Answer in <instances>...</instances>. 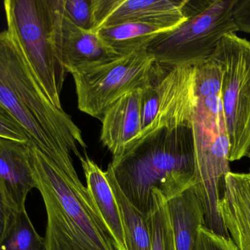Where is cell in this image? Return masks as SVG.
<instances>
[{
	"label": "cell",
	"mask_w": 250,
	"mask_h": 250,
	"mask_svg": "<svg viewBox=\"0 0 250 250\" xmlns=\"http://www.w3.org/2000/svg\"><path fill=\"white\" fill-rule=\"evenodd\" d=\"M7 26L17 37L52 104L62 107L66 72L56 37L60 0H6Z\"/></svg>",
	"instance_id": "obj_6"
},
{
	"label": "cell",
	"mask_w": 250,
	"mask_h": 250,
	"mask_svg": "<svg viewBox=\"0 0 250 250\" xmlns=\"http://www.w3.org/2000/svg\"><path fill=\"white\" fill-rule=\"evenodd\" d=\"M168 31L170 29L157 25L126 22L101 28L96 32L114 52L124 55L146 48L155 37Z\"/></svg>",
	"instance_id": "obj_18"
},
{
	"label": "cell",
	"mask_w": 250,
	"mask_h": 250,
	"mask_svg": "<svg viewBox=\"0 0 250 250\" xmlns=\"http://www.w3.org/2000/svg\"><path fill=\"white\" fill-rule=\"evenodd\" d=\"M154 208L148 216L151 250H175L174 238L167 203L159 193L152 195Z\"/></svg>",
	"instance_id": "obj_20"
},
{
	"label": "cell",
	"mask_w": 250,
	"mask_h": 250,
	"mask_svg": "<svg viewBox=\"0 0 250 250\" xmlns=\"http://www.w3.org/2000/svg\"><path fill=\"white\" fill-rule=\"evenodd\" d=\"M35 189L47 215V250H117L72 157L54 160L28 143Z\"/></svg>",
	"instance_id": "obj_2"
},
{
	"label": "cell",
	"mask_w": 250,
	"mask_h": 250,
	"mask_svg": "<svg viewBox=\"0 0 250 250\" xmlns=\"http://www.w3.org/2000/svg\"><path fill=\"white\" fill-rule=\"evenodd\" d=\"M188 0H92L94 27L140 22L172 29L188 19Z\"/></svg>",
	"instance_id": "obj_10"
},
{
	"label": "cell",
	"mask_w": 250,
	"mask_h": 250,
	"mask_svg": "<svg viewBox=\"0 0 250 250\" xmlns=\"http://www.w3.org/2000/svg\"><path fill=\"white\" fill-rule=\"evenodd\" d=\"M211 58L223 70L220 97L231 162L245 157L250 142V41L235 33L226 35Z\"/></svg>",
	"instance_id": "obj_8"
},
{
	"label": "cell",
	"mask_w": 250,
	"mask_h": 250,
	"mask_svg": "<svg viewBox=\"0 0 250 250\" xmlns=\"http://www.w3.org/2000/svg\"><path fill=\"white\" fill-rule=\"evenodd\" d=\"M120 208L127 250H151V236L148 217L143 214L120 189L110 164L105 171Z\"/></svg>",
	"instance_id": "obj_17"
},
{
	"label": "cell",
	"mask_w": 250,
	"mask_h": 250,
	"mask_svg": "<svg viewBox=\"0 0 250 250\" xmlns=\"http://www.w3.org/2000/svg\"><path fill=\"white\" fill-rule=\"evenodd\" d=\"M195 250H237L230 239L217 234L205 226L198 228Z\"/></svg>",
	"instance_id": "obj_22"
},
{
	"label": "cell",
	"mask_w": 250,
	"mask_h": 250,
	"mask_svg": "<svg viewBox=\"0 0 250 250\" xmlns=\"http://www.w3.org/2000/svg\"><path fill=\"white\" fill-rule=\"evenodd\" d=\"M6 226V215L5 210H4V204H3L2 198L0 193V242L4 236V230Z\"/></svg>",
	"instance_id": "obj_25"
},
{
	"label": "cell",
	"mask_w": 250,
	"mask_h": 250,
	"mask_svg": "<svg viewBox=\"0 0 250 250\" xmlns=\"http://www.w3.org/2000/svg\"><path fill=\"white\" fill-rule=\"evenodd\" d=\"M33 189L28 143L0 137V193L5 210V229L26 211V198Z\"/></svg>",
	"instance_id": "obj_11"
},
{
	"label": "cell",
	"mask_w": 250,
	"mask_h": 250,
	"mask_svg": "<svg viewBox=\"0 0 250 250\" xmlns=\"http://www.w3.org/2000/svg\"><path fill=\"white\" fill-rule=\"evenodd\" d=\"M223 70L213 58L195 67L196 104L192 119L195 152L192 186L201 201L207 228L229 239L219 211L220 183L230 172V143L220 91Z\"/></svg>",
	"instance_id": "obj_4"
},
{
	"label": "cell",
	"mask_w": 250,
	"mask_h": 250,
	"mask_svg": "<svg viewBox=\"0 0 250 250\" xmlns=\"http://www.w3.org/2000/svg\"><path fill=\"white\" fill-rule=\"evenodd\" d=\"M236 2L237 0L198 1L190 13L187 10L188 17L184 23L155 37L147 45V51L159 66L167 68L197 67L206 63L223 37L239 32L233 18Z\"/></svg>",
	"instance_id": "obj_5"
},
{
	"label": "cell",
	"mask_w": 250,
	"mask_h": 250,
	"mask_svg": "<svg viewBox=\"0 0 250 250\" xmlns=\"http://www.w3.org/2000/svg\"><path fill=\"white\" fill-rule=\"evenodd\" d=\"M56 37L62 63L67 73L118 56L101 39L98 32L85 30L72 23L60 1Z\"/></svg>",
	"instance_id": "obj_12"
},
{
	"label": "cell",
	"mask_w": 250,
	"mask_h": 250,
	"mask_svg": "<svg viewBox=\"0 0 250 250\" xmlns=\"http://www.w3.org/2000/svg\"><path fill=\"white\" fill-rule=\"evenodd\" d=\"M219 211L237 250H250V169L248 173L225 176Z\"/></svg>",
	"instance_id": "obj_14"
},
{
	"label": "cell",
	"mask_w": 250,
	"mask_h": 250,
	"mask_svg": "<svg viewBox=\"0 0 250 250\" xmlns=\"http://www.w3.org/2000/svg\"><path fill=\"white\" fill-rule=\"evenodd\" d=\"M63 11L66 17L76 26L93 30L92 0H62Z\"/></svg>",
	"instance_id": "obj_21"
},
{
	"label": "cell",
	"mask_w": 250,
	"mask_h": 250,
	"mask_svg": "<svg viewBox=\"0 0 250 250\" xmlns=\"http://www.w3.org/2000/svg\"><path fill=\"white\" fill-rule=\"evenodd\" d=\"M0 103L21 125L29 144L51 159L87 148L82 131L48 98L17 37L10 27L0 32Z\"/></svg>",
	"instance_id": "obj_1"
},
{
	"label": "cell",
	"mask_w": 250,
	"mask_h": 250,
	"mask_svg": "<svg viewBox=\"0 0 250 250\" xmlns=\"http://www.w3.org/2000/svg\"><path fill=\"white\" fill-rule=\"evenodd\" d=\"M245 157H248L250 159V142L249 144V146H248V150H247L246 154H245Z\"/></svg>",
	"instance_id": "obj_26"
},
{
	"label": "cell",
	"mask_w": 250,
	"mask_h": 250,
	"mask_svg": "<svg viewBox=\"0 0 250 250\" xmlns=\"http://www.w3.org/2000/svg\"><path fill=\"white\" fill-rule=\"evenodd\" d=\"M159 68L155 59L143 48L76 69L70 74L74 79L78 108L101 121L105 112L122 97L146 89Z\"/></svg>",
	"instance_id": "obj_7"
},
{
	"label": "cell",
	"mask_w": 250,
	"mask_h": 250,
	"mask_svg": "<svg viewBox=\"0 0 250 250\" xmlns=\"http://www.w3.org/2000/svg\"><path fill=\"white\" fill-rule=\"evenodd\" d=\"M0 137L29 143V138L17 120L0 103Z\"/></svg>",
	"instance_id": "obj_23"
},
{
	"label": "cell",
	"mask_w": 250,
	"mask_h": 250,
	"mask_svg": "<svg viewBox=\"0 0 250 250\" xmlns=\"http://www.w3.org/2000/svg\"><path fill=\"white\" fill-rule=\"evenodd\" d=\"M174 238L175 250H195L198 230L205 226L199 198L192 188L167 203Z\"/></svg>",
	"instance_id": "obj_16"
},
{
	"label": "cell",
	"mask_w": 250,
	"mask_h": 250,
	"mask_svg": "<svg viewBox=\"0 0 250 250\" xmlns=\"http://www.w3.org/2000/svg\"><path fill=\"white\" fill-rule=\"evenodd\" d=\"M233 18L239 31L250 34V0H237Z\"/></svg>",
	"instance_id": "obj_24"
},
{
	"label": "cell",
	"mask_w": 250,
	"mask_h": 250,
	"mask_svg": "<svg viewBox=\"0 0 250 250\" xmlns=\"http://www.w3.org/2000/svg\"><path fill=\"white\" fill-rule=\"evenodd\" d=\"M144 90L132 91L114 103L104 114L100 140L120 159L138 140L141 133V98Z\"/></svg>",
	"instance_id": "obj_13"
},
{
	"label": "cell",
	"mask_w": 250,
	"mask_h": 250,
	"mask_svg": "<svg viewBox=\"0 0 250 250\" xmlns=\"http://www.w3.org/2000/svg\"><path fill=\"white\" fill-rule=\"evenodd\" d=\"M79 160L84 173L86 188L112 238L115 249L127 250L120 208L105 171L86 154Z\"/></svg>",
	"instance_id": "obj_15"
},
{
	"label": "cell",
	"mask_w": 250,
	"mask_h": 250,
	"mask_svg": "<svg viewBox=\"0 0 250 250\" xmlns=\"http://www.w3.org/2000/svg\"><path fill=\"white\" fill-rule=\"evenodd\" d=\"M109 164L125 196L148 217L154 208L153 194L168 203L194 186L192 125L155 132Z\"/></svg>",
	"instance_id": "obj_3"
},
{
	"label": "cell",
	"mask_w": 250,
	"mask_h": 250,
	"mask_svg": "<svg viewBox=\"0 0 250 250\" xmlns=\"http://www.w3.org/2000/svg\"><path fill=\"white\" fill-rule=\"evenodd\" d=\"M195 87V67L160 66L151 85L143 91L138 142L162 129L191 126L196 104Z\"/></svg>",
	"instance_id": "obj_9"
},
{
	"label": "cell",
	"mask_w": 250,
	"mask_h": 250,
	"mask_svg": "<svg viewBox=\"0 0 250 250\" xmlns=\"http://www.w3.org/2000/svg\"><path fill=\"white\" fill-rule=\"evenodd\" d=\"M0 250H47L45 239L35 230L26 210L6 227Z\"/></svg>",
	"instance_id": "obj_19"
}]
</instances>
